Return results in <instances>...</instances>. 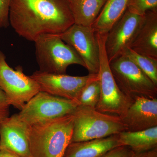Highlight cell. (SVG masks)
<instances>
[{"label":"cell","instance_id":"cell-12","mask_svg":"<svg viewBox=\"0 0 157 157\" xmlns=\"http://www.w3.org/2000/svg\"><path fill=\"white\" fill-rule=\"evenodd\" d=\"M28 126L17 113L9 116L0 123V150H6L21 157H30Z\"/></svg>","mask_w":157,"mask_h":157},{"label":"cell","instance_id":"cell-23","mask_svg":"<svg viewBox=\"0 0 157 157\" xmlns=\"http://www.w3.org/2000/svg\"><path fill=\"white\" fill-rule=\"evenodd\" d=\"M10 106L5 93L0 88V123L9 117Z\"/></svg>","mask_w":157,"mask_h":157},{"label":"cell","instance_id":"cell-24","mask_svg":"<svg viewBox=\"0 0 157 157\" xmlns=\"http://www.w3.org/2000/svg\"><path fill=\"white\" fill-rule=\"evenodd\" d=\"M133 152L128 147L120 146L109 151L102 157H127Z\"/></svg>","mask_w":157,"mask_h":157},{"label":"cell","instance_id":"cell-20","mask_svg":"<svg viewBox=\"0 0 157 157\" xmlns=\"http://www.w3.org/2000/svg\"><path fill=\"white\" fill-rule=\"evenodd\" d=\"M101 94L99 75L86 85L82 90L77 100L79 106L95 108L98 105Z\"/></svg>","mask_w":157,"mask_h":157},{"label":"cell","instance_id":"cell-15","mask_svg":"<svg viewBox=\"0 0 157 157\" xmlns=\"http://www.w3.org/2000/svg\"><path fill=\"white\" fill-rule=\"evenodd\" d=\"M120 146L117 135L99 139L71 142L63 157H102L109 151Z\"/></svg>","mask_w":157,"mask_h":157},{"label":"cell","instance_id":"cell-13","mask_svg":"<svg viewBox=\"0 0 157 157\" xmlns=\"http://www.w3.org/2000/svg\"><path fill=\"white\" fill-rule=\"evenodd\" d=\"M120 117L126 131L136 132L157 126V98L137 97Z\"/></svg>","mask_w":157,"mask_h":157},{"label":"cell","instance_id":"cell-7","mask_svg":"<svg viewBox=\"0 0 157 157\" xmlns=\"http://www.w3.org/2000/svg\"><path fill=\"white\" fill-rule=\"evenodd\" d=\"M78 105L76 101L39 91L26 103L17 114L29 126L72 114Z\"/></svg>","mask_w":157,"mask_h":157},{"label":"cell","instance_id":"cell-22","mask_svg":"<svg viewBox=\"0 0 157 157\" xmlns=\"http://www.w3.org/2000/svg\"><path fill=\"white\" fill-rule=\"evenodd\" d=\"M11 0H0V29L6 28L9 24V14Z\"/></svg>","mask_w":157,"mask_h":157},{"label":"cell","instance_id":"cell-16","mask_svg":"<svg viewBox=\"0 0 157 157\" xmlns=\"http://www.w3.org/2000/svg\"><path fill=\"white\" fill-rule=\"evenodd\" d=\"M121 146H127L135 153L157 148V126L136 131H124L117 135Z\"/></svg>","mask_w":157,"mask_h":157},{"label":"cell","instance_id":"cell-18","mask_svg":"<svg viewBox=\"0 0 157 157\" xmlns=\"http://www.w3.org/2000/svg\"><path fill=\"white\" fill-rule=\"evenodd\" d=\"M128 0H107L92 28L96 33L107 34L127 10Z\"/></svg>","mask_w":157,"mask_h":157},{"label":"cell","instance_id":"cell-4","mask_svg":"<svg viewBox=\"0 0 157 157\" xmlns=\"http://www.w3.org/2000/svg\"><path fill=\"white\" fill-rule=\"evenodd\" d=\"M34 42L36 59L41 72L63 74L70 65H78L85 67L77 52L58 34L42 35Z\"/></svg>","mask_w":157,"mask_h":157},{"label":"cell","instance_id":"cell-5","mask_svg":"<svg viewBox=\"0 0 157 157\" xmlns=\"http://www.w3.org/2000/svg\"><path fill=\"white\" fill-rule=\"evenodd\" d=\"M96 34L100 52L98 75L101 94L95 109L103 113L121 117L125 113L134 100L121 90L113 76L105 50L106 34Z\"/></svg>","mask_w":157,"mask_h":157},{"label":"cell","instance_id":"cell-14","mask_svg":"<svg viewBox=\"0 0 157 157\" xmlns=\"http://www.w3.org/2000/svg\"><path fill=\"white\" fill-rule=\"evenodd\" d=\"M129 48L136 53L157 59V9L147 12Z\"/></svg>","mask_w":157,"mask_h":157},{"label":"cell","instance_id":"cell-11","mask_svg":"<svg viewBox=\"0 0 157 157\" xmlns=\"http://www.w3.org/2000/svg\"><path fill=\"white\" fill-rule=\"evenodd\" d=\"M144 16L133 14L127 10L106 34L105 50L109 63L129 48Z\"/></svg>","mask_w":157,"mask_h":157},{"label":"cell","instance_id":"cell-25","mask_svg":"<svg viewBox=\"0 0 157 157\" xmlns=\"http://www.w3.org/2000/svg\"><path fill=\"white\" fill-rule=\"evenodd\" d=\"M127 157H157V148L141 153H133Z\"/></svg>","mask_w":157,"mask_h":157},{"label":"cell","instance_id":"cell-8","mask_svg":"<svg viewBox=\"0 0 157 157\" xmlns=\"http://www.w3.org/2000/svg\"><path fill=\"white\" fill-rule=\"evenodd\" d=\"M0 88L5 93L10 105L20 110L40 91L36 81L25 75L21 67H17L15 70L9 66L6 56L1 50Z\"/></svg>","mask_w":157,"mask_h":157},{"label":"cell","instance_id":"cell-19","mask_svg":"<svg viewBox=\"0 0 157 157\" xmlns=\"http://www.w3.org/2000/svg\"><path fill=\"white\" fill-rule=\"evenodd\" d=\"M122 55L126 56L137 65L157 86V59L136 53L129 48Z\"/></svg>","mask_w":157,"mask_h":157},{"label":"cell","instance_id":"cell-2","mask_svg":"<svg viewBox=\"0 0 157 157\" xmlns=\"http://www.w3.org/2000/svg\"><path fill=\"white\" fill-rule=\"evenodd\" d=\"M73 128V114L29 126L30 157H63Z\"/></svg>","mask_w":157,"mask_h":157},{"label":"cell","instance_id":"cell-6","mask_svg":"<svg viewBox=\"0 0 157 157\" xmlns=\"http://www.w3.org/2000/svg\"><path fill=\"white\" fill-rule=\"evenodd\" d=\"M116 82L129 98H157V86L140 68L125 56L122 55L109 63Z\"/></svg>","mask_w":157,"mask_h":157},{"label":"cell","instance_id":"cell-3","mask_svg":"<svg viewBox=\"0 0 157 157\" xmlns=\"http://www.w3.org/2000/svg\"><path fill=\"white\" fill-rule=\"evenodd\" d=\"M72 114L71 142L104 138L126 131L120 117L99 112L95 108L78 105Z\"/></svg>","mask_w":157,"mask_h":157},{"label":"cell","instance_id":"cell-9","mask_svg":"<svg viewBox=\"0 0 157 157\" xmlns=\"http://www.w3.org/2000/svg\"><path fill=\"white\" fill-rule=\"evenodd\" d=\"M58 35L77 52L89 74H98L100 52L97 34L92 28L74 24L64 33Z\"/></svg>","mask_w":157,"mask_h":157},{"label":"cell","instance_id":"cell-17","mask_svg":"<svg viewBox=\"0 0 157 157\" xmlns=\"http://www.w3.org/2000/svg\"><path fill=\"white\" fill-rule=\"evenodd\" d=\"M74 24L92 27L107 0H68Z\"/></svg>","mask_w":157,"mask_h":157},{"label":"cell","instance_id":"cell-10","mask_svg":"<svg viewBox=\"0 0 157 157\" xmlns=\"http://www.w3.org/2000/svg\"><path fill=\"white\" fill-rule=\"evenodd\" d=\"M98 75L72 76L66 73H48L38 70L30 76L39 85L40 91L77 102L82 90Z\"/></svg>","mask_w":157,"mask_h":157},{"label":"cell","instance_id":"cell-1","mask_svg":"<svg viewBox=\"0 0 157 157\" xmlns=\"http://www.w3.org/2000/svg\"><path fill=\"white\" fill-rule=\"evenodd\" d=\"M9 24L20 36L34 42L60 34L74 24L68 0H11Z\"/></svg>","mask_w":157,"mask_h":157},{"label":"cell","instance_id":"cell-21","mask_svg":"<svg viewBox=\"0 0 157 157\" xmlns=\"http://www.w3.org/2000/svg\"><path fill=\"white\" fill-rule=\"evenodd\" d=\"M157 0H128L127 10L133 14L144 16L148 11L157 9Z\"/></svg>","mask_w":157,"mask_h":157},{"label":"cell","instance_id":"cell-26","mask_svg":"<svg viewBox=\"0 0 157 157\" xmlns=\"http://www.w3.org/2000/svg\"><path fill=\"white\" fill-rule=\"evenodd\" d=\"M0 157H21L6 150H0Z\"/></svg>","mask_w":157,"mask_h":157}]
</instances>
